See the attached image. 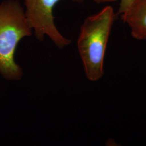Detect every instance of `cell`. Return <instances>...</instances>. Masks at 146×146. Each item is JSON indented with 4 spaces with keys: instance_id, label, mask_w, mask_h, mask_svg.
I'll use <instances>...</instances> for the list:
<instances>
[{
    "instance_id": "5",
    "label": "cell",
    "mask_w": 146,
    "mask_h": 146,
    "mask_svg": "<svg viewBox=\"0 0 146 146\" xmlns=\"http://www.w3.org/2000/svg\"><path fill=\"white\" fill-rule=\"evenodd\" d=\"M134 1L135 0H121L117 14L120 15L123 13Z\"/></svg>"
},
{
    "instance_id": "6",
    "label": "cell",
    "mask_w": 146,
    "mask_h": 146,
    "mask_svg": "<svg viewBox=\"0 0 146 146\" xmlns=\"http://www.w3.org/2000/svg\"><path fill=\"white\" fill-rule=\"evenodd\" d=\"M93 1H94L98 3H104V2H112L116 1L117 0H93Z\"/></svg>"
},
{
    "instance_id": "4",
    "label": "cell",
    "mask_w": 146,
    "mask_h": 146,
    "mask_svg": "<svg viewBox=\"0 0 146 146\" xmlns=\"http://www.w3.org/2000/svg\"><path fill=\"white\" fill-rule=\"evenodd\" d=\"M131 29L132 36L138 40L146 39V0H135L120 14Z\"/></svg>"
},
{
    "instance_id": "2",
    "label": "cell",
    "mask_w": 146,
    "mask_h": 146,
    "mask_svg": "<svg viewBox=\"0 0 146 146\" xmlns=\"http://www.w3.org/2000/svg\"><path fill=\"white\" fill-rule=\"evenodd\" d=\"M32 29L17 0L0 5V75L9 81L20 80L23 71L14 59L16 49L23 38L31 36Z\"/></svg>"
},
{
    "instance_id": "3",
    "label": "cell",
    "mask_w": 146,
    "mask_h": 146,
    "mask_svg": "<svg viewBox=\"0 0 146 146\" xmlns=\"http://www.w3.org/2000/svg\"><path fill=\"white\" fill-rule=\"evenodd\" d=\"M60 1L24 0L26 6L25 13L38 40L42 41L45 36H47L56 47L62 49L69 45L71 41L63 36L54 22L53 9ZM74 1L81 2L84 0Z\"/></svg>"
},
{
    "instance_id": "1",
    "label": "cell",
    "mask_w": 146,
    "mask_h": 146,
    "mask_svg": "<svg viewBox=\"0 0 146 146\" xmlns=\"http://www.w3.org/2000/svg\"><path fill=\"white\" fill-rule=\"evenodd\" d=\"M115 18L113 8L106 6L87 17L81 28L78 48L86 76L91 81L104 75V55Z\"/></svg>"
}]
</instances>
